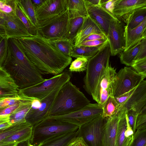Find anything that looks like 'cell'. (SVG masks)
<instances>
[{"label":"cell","instance_id":"cell-1","mask_svg":"<svg viewBox=\"0 0 146 146\" xmlns=\"http://www.w3.org/2000/svg\"><path fill=\"white\" fill-rule=\"evenodd\" d=\"M16 39L27 58L42 74H60L72 62L71 57L62 53L39 35Z\"/></svg>","mask_w":146,"mask_h":146},{"label":"cell","instance_id":"cell-2","mask_svg":"<svg viewBox=\"0 0 146 146\" xmlns=\"http://www.w3.org/2000/svg\"><path fill=\"white\" fill-rule=\"evenodd\" d=\"M8 52L3 67L19 89L38 83L44 79L39 70L29 59L16 39L8 40Z\"/></svg>","mask_w":146,"mask_h":146},{"label":"cell","instance_id":"cell-3","mask_svg":"<svg viewBox=\"0 0 146 146\" xmlns=\"http://www.w3.org/2000/svg\"><path fill=\"white\" fill-rule=\"evenodd\" d=\"M90 103V101L69 81L57 93L47 117L67 114L76 111Z\"/></svg>","mask_w":146,"mask_h":146},{"label":"cell","instance_id":"cell-4","mask_svg":"<svg viewBox=\"0 0 146 146\" xmlns=\"http://www.w3.org/2000/svg\"><path fill=\"white\" fill-rule=\"evenodd\" d=\"M76 125L56 119L46 117L33 126L30 140L31 146H37L42 142L54 137L77 130Z\"/></svg>","mask_w":146,"mask_h":146},{"label":"cell","instance_id":"cell-5","mask_svg":"<svg viewBox=\"0 0 146 146\" xmlns=\"http://www.w3.org/2000/svg\"><path fill=\"white\" fill-rule=\"evenodd\" d=\"M111 56L108 43L88 59L86 74L84 78V88L86 92L92 95L102 72L110 64Z\"/></svg>","mask_w":146,"mask_h":146},{"label":"cell","instance_id":"cell-6","mask_svg":"<svg viewBox=\"0 0 146 146\" xmlns=\"http://www.w3.org/2000/svg\"><path fill=\"white\" fill-rule=\"evenodd\" d=\"M69 19L67 9L58 15L39 22L37 35L48 40L64 38Z\"/></svg>","mask_w":146,"mask_h":146},{"label":"cell","instance_id":"cell-7","mask_svg":"<svg viewBox=\"0 0 146 146\" xmlns=\"http://www.w3.org/2000/svg\"><path fill=\"white\" fill-rule=\"evenodd\" d=\"M146 76L137 73L131 67H125L118 72L112 84V96H120L137 86Z\"/></svg>","mask_w":146,"mask_h":146},{"label":"cell","instance_id":"cell-8","mask_svg":"<svg viewBox=\"0 0 146 146\" xmlns=\"http://www.w3.org/2000/svg\"><path fill=\"white\" fill-rule=\"evenodd\" d=\"M107 118L102 115L79 127L77 137H81L88 146H103L104 132Z\"/></svg>","mask_w":146,"mask_h":146},{"label":"cell","instance_id":"cell-9","mask_svg":"<svg viewBox=\"0 0 146 146\" xmlns=\"http://www.w3.org/2000/svg\"><path fill=\"white\" fill-rule=\"evenodd\" d=\"M70 78L69 74L49 94L40 100V104L38 108H31L26 115V122L33 127L46 118L58 91L64 84L70 80Z\"/></svg>","mask_w":146,"mask_h":146},{"label":"cell","instance_id":"cell-10","mask_svg":"<svg viewBox=\"0 0 146 146\" xmlns=\"http://www.w3.org/2000/svg\"><path fill=\"white\" fill-rule=\"evenodd\" d=\"M114 98L119 105V109H125L127 111L133 109L139 113L146 105V81L143 80L132 90Z\"/></svg>","mask_w":146,"mask_h":146},{"label":"cell","instance_id":"cell-11","mask_svg":"<svg viewBox=\"0 0 146 146\" xmlns=\"http://www.w3.org/2000/svg\"><path fill=\"white\" fill-rule=\"evenodd\" d=\"M102 112L101 105L98 103H90L83 108L70 113L50 117L70 123L80 127L101 115Z\"/></svg>","mask_w":146,"mask_h":146},{"label":"cell","instance_id":"cell-12","mask_svg":"<svg viewBox=\"0 0 146 146\" xmlns=\"http://www.w3.org/2000/svg\"><path fill=\"white\" fill-rule=\"evenodd\" d=\"M68 74L62 72L32 86L19 89V92L26 96L40 100L49 94Z\"/></svg>","mask_w":146,"mask_h":146},{"label":"cell","instance_id":"cell-13","mask_svg":"<svg viewBox=\"0 0 146 146\" xmlns=\"http://www.w3.org/2000/svg\"><path fill=\"white\" fill-rule=\"evenodd\" d=\"M116 70L110 64L104 70L91 95L102 106L110 96H112V84L116 74Z\"/></svg>","mask_w":146,"mask_h":146},{"label":"cell","instance_id":"cell-14","mask_svg":"<svg viewBox=\"0 0 146 146\" xmlns=\"http://www.w3.org/2000/svg\"><path fill=\"white\" fill-rule=\"evenodd\" d=\"M124 27L120 21L113 19L110 21L107 38L111 56H115L123 51L125 47Z\"/></svg>","mask_w":146,"mask_h":146},{"label":"cell","instance_id":"cell-15","mask_svg":"<svg viewBox=\"0 0 146 146\" xmlns=\"http://www.w3.org/2000/svg\"><path fill=\"white\" fill-rule=\"evenodd\" d=\"M67 9V0H44L35 9L38 22L57 16Z\"/></svg>","mask_w":146,"mask_h":146},{"label":"cell","instance_id":"cell-16","mask_svg":"<svg viewBox=\"0 0 146 146\" xmlns=\"http://www.w3.org/2000/svg\"><path fill=\"white\" fill-rule=\"evenodd\" d=\"M7 38H18L32 35L19 18L16 15L5 14L2 19Z\"/></svg>","mask_w":146,"mask_h":146},{"label":"cell","instance_id":"cell-17","mask_svg":"<svg viewBox=\"0 0 146 146\" xmlns=\"http://www.w3.org/2000/svg\"><path fill=\"white\" fill-rule=\"evenodd\" d=\"M85 3L88 15L98 25L107 37L111 21L120 20L101 5L94 6L88 5L85 2Z\"/></svg>","mask_w":146,"mask_h":146},{"label":"cell","instance_id":"cell-18","mask_svg":"<svg viewBox=\"0 0 146 146\" xmlns=\"http://www.w3.org/2000/svg\"><path fill=\"white\" fill-rule=\"evenodd\" d=\"M124 109L117 110L107 118L104 132L103 146H116V139L118 124Z\"/></svg>","mask_w":146,"mask_h":146},{"label":"cell","instance_id":"cell-19","mask_svg":"<svg viewBox=\"0 0 146 146\" xmlns=\"http://www.w3.org/2000/svg\"><path fill=\"white\" fill-rule=\"evenodd\" d=\"M146 7V0H119L114 11V15L125 22L129 15L136 10Z\"/></svg>","mask_w":146,"mask_h":146},{"label":"cell","instance_id":"cell-20","mask_svg":"<svg viewBox=\"0 0 146 146\" xmlns=\"http://www.w3.org/2000/svg\"><path fill=\"white\" fill-rule=\"evenodd\" d=\"M94 33L103 34L107 37L98 25L88 15L84 17L74 38V47L78 46L86 37Z\"/></svg>","mask_w":146,"mask_h":146},{"label":"cell","instance_id":"cell-21","mask_svg":"<svg viewBox=\"0 0 146 146\" xmlns=\"http://www.w3.org/2000/svg\"><path fill=\"white\" fill-rule=\"evenodd\" d=\"M19 90L9 74L0 67V100L18 96Z\"/></svg>","mask_w":146,"mask_h":146},{"label":"cell","instance_id":"cell-22","mask_svg":"<svg viewBox=\"0 0 146 146\" xmlns=\"http://www.w3.org/2000/svg\"><path fill=\"white\" fill-rule=\"evenodd\" d=\"M124 36L126 51L146 38V18L135 28L128 30L124 28Z\"/></svg>","mask_w":146,"mask_h":146},{"label":"cell","instance_id":"cell-23","mask_svg":"<svg viewBox=\"0 0 146 146\" xmlns=\"http://www.w3.org/2000/svg\"><path fill=\"white\" fill-rule=\"evenodd\" d=\"M36 100L37 99L25 96L19 106L9 115L10 122L12 125L26 122V115Z\"/></svg>","mask_w":146,"mask_h":146},{"label":"cell","instance_id":"cell-24","mask_svg":"<svg viewBox=\"0 0 146 146\" xmlns=\"http://www.w3.org/2000/svg\"><path fill=\"white\" fill-rule=\"evenodd\" d=\"M77 130L50 138L37 146H69L76 138Z\"/></svg>","mask_w":146,"mask_h":146},{"label":"cell","instance_id":"cell-25","mask_svg":"<svg viewBox=\"0 0 146 146\" xmlns=\"http://www.w3.org/2000/svg\"><path fill=\"white\" fill-rule=\"evenodd\" d=\"M127 111L125 110L119 121L117 131L116 146H131L133 141L126 138L125 132L126 128Z\"/></svg>","mask_w":146,"mask_h":146},{"label":"cell","instance_id":"cell-26","mask_svg":"<svg viewBox=\"0 0 146 146\" xmlns=\"http://www.w3.org/2000/svg\"><path fill=\"white\" fill-rule=\"evenodd\" d=\"M67 9L69 18L88 15L85 0H67Z\"/></svg>","mask_w":146,"mask_h":146},{"label":"cell","instance_id":"cell-27","mask_svg":"<svg viewBox=\"0 0 146 146\" xmlns=\"http://www.w3.org/2000/svg\"><path fill=\"white\" fill-rule=\"evenodd\" d=\"M33 126L30 125L21 129L6 138L0 143H15L21 142L30 140L32 137Z\"/></svg>","mask_w":146,"mask_h":146},{"label":"cell","instance_id":"cell-28","mask_svg":"<svg viewBox=\"0 0 146 146\" xmlns=\"http://www.w3.org/2000/svg\"><path fill=\"white\" fill-rule=\"evenodd\" d=\"M18 6L30 23L36 27L39 22L31 0H16Z\"/></svg>","mask_w":146,"mask_h":146},{"label":"cell","instance_id":"cell-29","mask_svg":"<svg viewBox=\"0 0 146 146\" xmlns=\"http://www.w3.org/2000/svg\"><path fill=\"white\" fill-rule=\"evenodd\" d=\"M146 18V7L139 8L134 11L128 17L125 23L124 28L131 30L138 26Z\"/></svg>","mask_w":146,"mask_h":146},{"label":"cell","instance_id":"cell-30","mask_svg":"<svg viewBox=\"0 0 146 146\" xmlns=\"http://www.w3.org/2000/svg\"><path fill=\"white\" fill-rule=\"evenodd\" d=\"M108 43L100 47L80 46L73 47L71 52L70 56L76 58L83 57L89 59L94 56Z\"/></svg>","mask_w":146,"mask_h":146},{"label":"cell","instance_id":"cell-31","mask_svg":"<svg viewBox=\"0 0 146 146\" xmlns=\"http://www.w3.org/2000/svg\"><path fill=\"white\" fill-rule=\"evenodd\" d=\"M47 40L50 44L57 48L62 53L67 56L71 57L70 54L74 46L73 41L65 38Z\"/></svg>","mask_w":146,"mask_h":146},{"label":"cell","instance_id":"cell-32","mask_svg":"<svg viewBox=\"0 0 146 146\" xmlns=\"http://www.w3.org/2000/svg\"><path fill=\"white\" fill-rule=\"evenodd\" d=\"M84 17L69 18L66 33L64 38L74 42V38L82 23Z\"/></svg>","mask_w":146,"mask_h":146},{"label":"cell","instance_id":"cell-33","mask_svg":"<svg viewBox=\"0 0 146 146\" xmlns=\"http://www.w3.org/2000/svg\"><path fill=\"white\" fill-rule=\"evenodd\" d=\"M103 112L102 116L108 118L111 116L119 109V105L115 98L110 96L102 106Z\"/></svg>","mask_w":146,"mask_h":146},{"label":"cell","instance_id":"cell-34","mask_svg":"<svg viewBox=\"0 0 146 146\" xmlns=\"http://www.w3.org/2000/svg\"><path fill=\"white\" fill-rule=\"evenodd\" d=\"M140 42L127 51L121 53L119 58L121 63L127 66H131L138 53Z\"/></svg>","mask_w":146,"mask_h":146},{"label":"cell","instance_id":"cell-35","mask_svg":"<svg viewBox=\"0 0 146 146\" xmlns=\"http://www.w3.org/2000/svg\"><path fill=\"white\" fill-rule=\"evenodd\" d=\"M30 125L26 122L19 123L12 125L9 127L0 129V143L17 131Z\"/></svg>","mask_w":146,"mask_h":146},{"label":"cell","instance_id":"cell-36","mask_svg":"<svg viewBox=\"0 0 146 146\" xmlns=\"http://www.w3.org/2000/svg\"><path fill=\"white\" fill-rule=\"evenodd\" d=\"M16 0H0V11L6 15H16Z\"/></svg>","mask_w":146,"mask_h":146},{"label":"cell","instance_id":"cell-37","mask_svg":"<svg viewBox=\"0 0 146 146\" xmlns=\"http://www.w3.org/2000/svg\"><path fill=\"white\" fill-rule=\"evenodd\" d=\"M88 59L83 57L76 58L71 63L69 68V71L80 72L86 70Z\"/></svg>","mask_w":146,"mask_h":146},{"label":"cell","instance_id":"cell-38","mask_svg":"<svg viewBox=\"0 0 146 146\" xmlns=\"http://www.w3.org/2000/svg\"><path fill=\"white\" fill-rule=\"evenodd\" d=\"M16 15L24 24L29 33L32 35H36V27L33 25L29 21L22 12L17 4L16 8Z\"/></svg>","mask_w":146,"mask_h":146},{"label":"cell","instance_id":"cell-39","mask_svg":"<svg viewBox=\"0 0 146 146\" xmlns=\"http://www.w3.org/2000/svg\"><path fill=\"white\" fill-rule=\"evenodd\" d=\"M131 146H146V129L136 130Z\"/></svg>","mask_w":146,"mask_h":146},{"label":"cell","instance_id":"cell-40","mask_svg":"<svg viewBox=\"0 0 146 146\" xmlns=\"http://www.w3.org/2000/svg\"><path fill=\"white\" fill-rule=\"evenodd\" d=\"M24 96L19 92V96L16 97L7 98L0 100V109L5 108L14 104L20 103Z\"/></svg>","mask_w":146,"mask_h":146},{"label":"cell","instance_id":"cell-41","mask_svg":"<svg viewBox=\"0 0 146 146\" xmlns=\"http://www.w3.org/2000/svg\"><path fill=\"white\" fill-rule=\"evenodd\" d=\"M131 66L138 74L146 76V58L134 60Z\"/></svg>","mask_w":146,"mask_h":146},{"label":"cell","instance_id":"cell-42","mask_svg":"<svg viewBox=\"0 0 146 146\" xmlns=\"http://www.w3.org/2000/svg\"><path fill=\"white\" fill-rule=\"evenodd\" d=\"M8 52V38H2L0 41V67H2Z\"/></svg>","mask_w":146,"mask_h":146},{"label":"cell","instance_id":"cell-43","mask_svg":"<svg viewBox=\"0 0 146 146\" xmlns=\"http://www.w3.org/2000/svg\"><path fill=\"white\" fill-rule=\"evenodd\" d=\"M126 114L127 116L129 124L135 133L136 129V123L138 113L135 110L131 109L126 111Z\"/></svg>","mask_w":146,"mask_h":146},{"label":"cell","instance_id":"cell-44","mask_svg":"<svg viewBox=\"0 0 146 146\" xmlns=\"http://www.w3.org/2000/svg\"><path fill=\"white\" fill-rule=\"evenodd\" d=\"M108 42V39L88 41L82 42L77 47L85 46L100 47L104 45Z\"/></svg>","mask_w":146,"mask_h":146},{"label":"cell","instance_id":"cell-45","mask_svg":"<svg viewBox=\"0 0 146 146\" xmlns=\"http://www.w3.org/2000/svg\"><path fill=\"white\" fill-rule=\"evenodd\" d=\"M119 1V0H101L100 5L109 13L115 16L114 11Z\"/></svg>","mask_w":146,"mask_h":146},{"label":"cell","instance_id":"cell-46","mask_svg":"<svg viewBox=\"0 0 146 146\" xmlns=\"http://www.w3.org/2000/svg\"><path fill=\"white\" fill-rule=\"evenodd\" d=\"M146 129V113H139L137 116L136 129Z\"/></svg>","mask_w":146,"mask_h":146},{"label":"cell","instance_id":"cell-47","mask_svg":"<svg viewBox=\"0 0 146 146\" xmlns=\"http://www.w3.org/2000/svg\"><path fill=\"white\" fill-rule=\"evenodd\" d=\"M145 58H146V38L141 41L139 51L135 60Z\"/></svg>","mask_w":146,"mask_h":146},{"label":"cell","instance_id":"cell-48","mask_svg":"<svg viewBox=\"0 0 146 146\" xmlns=\"http://www.w3.org/2000/svg\"><path fill=\"white\" fill-rule=\"evenodd\" d=\"M9 115H0V129L9 127L12 125L10 122Z\"/></svg>","mask_w":146,"mask_h":146},{"label":"cell","instance_id":"cell-49","mask_svg":"<svg viewBox=\"0 0 146 146\" xmlns=\"http://www.w3.org/2000/svg\"><path fill=\"white\" fill-rule=\"evenodd\" d=\"M106 39H107V37L103 34L94 33L88 36L84 40L83 42Z\"/></svg>","mask_w":146,"mask_h":146},{"label":"cell","instance_id":"cell-50","mask_svg":"<svg viewBox=\"0 0 146 146\" xmlns=\"http://www.w3.org/2000/svg\"><path fill=\"white\" fill-rule=\"evenodd\" d=\"M0 36L7 38L2 19H0Z\"/></svg>","mask_w":146,"mask_h":146},{"label":"cell","instance_id":"cell-51","mask_svg":"<svg viewBox=\"0 0 146 146\" xmlns=\"http://www.w3.org/2000/svg\"><path fill=\"white\" fill-rule=\"evenodd\" d=\"M85 3L87 4L94 6L100 5L101 0H85Z\"/></svg>","mask_w":146,"mask_h":146},{"label":"cell","instance_id":"cell-52","mask_svg":"<svg viewBox=\"0 0 146 146\" xmlns=\"http://www.w3.org/2000/svg\"><path fill=\"white\" fill-rule=\"evenodd\" d=\"M34 8L35 9L40 6L44 0H31Z\"/></svg>","mask_w":146,"mask_h":146},{"label":"cell","instance_id":"cell-53","mask_svg":"<svg viewBox=\"0 0 146 146\" xmlns=\"http://www.w3.org/2000/svg\"><path fill=\"white\" fill-rule=\"evenodd\" d=\"M16 146H31L30 140L22 142L17 144Z\"/></svg>","mask_w":146,"mask_h":146},{"label":"cell","instance_id":"cell-54","mask_svg":"<svg viewBox=\"0 0 146 146\" xmlns=\"http://www.w3.org/2000/svg\"><path fill=\"white\" fill-rule=\"evenodd\" d=\"M80 138L77 137L76 139L69 146H78L80 143Z\"/></svg>","mask_w":146,"mask_h":146},{"label":"cell","instance_id":"cell-55","mask_svg":"<svg viewBox=\"0 0 146 146\" xmlns=\"http://www.w3.org/2000/svg\"><path fill=\"white\" fill-rule=\"evenodd\" d=\"M17 145L15 143H0V146H16Z\"/></svg>","mask_w":146,"mask_h":146},{"label":"cell","instance_id":"cell-56","mask_svg":"<svg viewBox=\"0 0 146 146\" xmlns=\"http://www.w3.org/2000/svg\"><path fill=\"white\" fill-rule=\"evenodd\" d=\"M80 139L81 142L83 146H88L84 142L83 139L81 137H79Z\"/></svg>","mask_w":146,"mask_h":146},{"label":"cell","instance_id":"cell-57","mask_svg":"<svg viewBox=\"0 0 146 146\" xmlns=\"http://www.w3.org/2000/svg\"><path fill=\"white\" fill-rule=\"evenodd\" d=\"M5 14L0 11V19H2L4 17Z\"/></svg>","mask_w":146,"mask_h":146},{"label":"cell","instance_id":"cell-58","mask_svg":"<svg viewBox=\"0 0 146 146\" xmlns=\"http://www.w3.org/2000/svg\"><path fill=\"white\" fill-rule=\"evenodd\" d=\"M80 143L79 144V145H78V146H83V145H82V143H81V142L80 140Z\"/></svg>","mask_w":146,"mask_h":146},{"label":"cell","instance_id":"cell-59","mask_svg":"<svg viewBox=\"0 0 146 146\" xmlns=\"http://www.w3.org/2000/svg\"><path fill=\"white\" fill-rule=\"evenodd\" d=\"M3 37H2L1 36H0V41L1 40V39H2V38Z\"/></svg>","mask_w":146,"mask_h":146}]
</instances>
